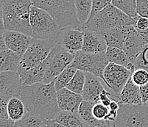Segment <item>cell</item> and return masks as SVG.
Masks as SVG:
<instances>
[{
	"label": "cell",
	"instance_id": "6da1fadb",
	"mask_svg": "<svg viewBox=\"0 0 148 127\" xmlns=\"http://www.w3.org/2000/svg\"><path fill=\"white\" fill-rule=\"evenodd\" d=\"M20 98L27 112L47 120H55L60 112L58 104L55 80L49 84L43 81L23 87Z\"/></svg>",
	"mask_w": 148,
	"mask_h": 127
},
{
	"label": "cell",
	"instance_id": "7a4b0ae2",
	"mask_svg": "<svg viewBox=\"0 0 148 127\" xmlns=\"http://www.w3.org/2000/svg\"><path fill=\"white\" fill-rule=\"evenodd\" d=\"M30 0H0L1 24L7 30L32 35L29 16Z\"/></svg>",
	"mask_w": 148,
	"mask_h": 127
},
{
	"label": "cell",
	"instance_id": "3957f363",
	"mask_svg": "<svg viewBox=\"0 0 148 127\" xmlns=\"http://www.w3.org/2000/svg\"><path fill=\"white\" fill-rule=\"evenodd\" d=\"M134 23L135 18L129 16L111 4L103 10L91 15L86 23L79 26L91 31L103 33L117 26L134 25Z\"/></svg>",
	"mask_w": 148,
	"mask_h": 127
},
{
	"label": "cell",
	"instance_id": "277c9868",
	"mask_svg": "<svg viewBox=\"0 0 148 127\" xmlns=\"http://www.w3.org/2000/svg\"><path fill=\"white\" fill-rule=\"evenodd\" d=\"M33 5L40 7L53 17L61 28L80 25L76 16L75 0H30Z\"/></svg>",
	"mask_w": 148,
	"mask_h": 127
},
{
	"label": "cell",
	"instance_id": "5b68a950",
	"mask_svg": "<svg viewBox=\"0 0 148 127\" xmlns=\"http://www.w3.org/2000/svg\"><path fill=\"white\" fill-rule=\"evenodd\" d=\"M32 37L41 40H55L61 27L48 12L32 5L29 16Z\"/></svg>",
	"mask_w": 148,
	"mask_h": 127
},
{
	"label": "cell",
	"instance_id": "8992f818",
	"mask_svg": "<svg viewBox=\"0 0 148 127\" xmlns=\"http://www.w3.org/2000/svg\"><path fill=\"white\" fill-rule=\"evenodd\" d=\"M109 62L106 52L88 53L81 50L75 54L69 66L86 73H91L100 78L104 82L103 73Z\"/></svg>",
	"mask_w": 148,
	"mask_h": 127
},
{
	"label": "cell",
	"instance_id": "52a82bcc",
	"mask_svg": "<svg viewBox=\"0 0 148 127\" xmlns=\"http://www.w3.org/2000/svg\"><path fill=\"white\" fill-rule=\"evenodd\" d=\"M114 127H148V103L139 105L119 104Z\"/></svg>",
	"mask_w": 148,
	"mask_h": 127
},
{
	"label": "cell",
	"instance_id": "ba28073f",
	"mask_svg": "<svg viewBox=\"0 0 148 127\" xmlns=\"http://www.w3.org/2000/svg\"><path fill=\"white\" fill-rule=\"evenodd\" d=\"M57 44L55 40H41L33 38L29 47L23 55L20 67L29 69L46 60Z\"/></svg>",
	"mask_w": 148,
	"mask_h": 127
},
{
	"label": "cell",
	"instance_id": "9c48e42d",
	"mask_svg": "<svg viewBox=\"0 0 148 127\" xmlns=\"http://www.w3.org/2000/svg\"><path fill=\"white\" fill-rule=\"evenodd\" d=\"M75 58V55L62 47L59 44H56L52 51L47 58V69L43 82L49 84L64 71L70 65Z\"/></svg>",
	"mask_w": 148,
	"mask_h": 127
},
{
	"label": "cell",
	"instance_id": "30bf717a",
	"mask_svg": "<svg viewBox=\"0 0 148 127\" xmlns=\"http://www.w3.org/2000/svg\"><path fill=\"white\" fill-rule=\"evenodd\" d=\"M133 72L125 67L109 62L104 71V83L117 96L132 77Z\"/></svg>",
	"mask_w": 148,
	"mask_h": 127
},
{
	"label": "cell",
	"instance_id": "8fae6325",
	"mask_svg": "<svg viewBox=\"0 0 148 127\" xmlns=\"http://www.w3.org/2000/svg\"><path fill=\"white\" fill-rule=\"evenodd\" d=\"M56 41L67 52L75 55L83 49V33L79 26H66L61 28Z\"/></svg>",
	"mask_w": 148,
	"mask_h": 127
},
{
	"label": "cell",
	"instance_id": "7c38bea8",
	"mask_svg": "<svg viewBox=\"0 0 148 127\" xmlns=\"http://www.w3.org/2000/svg\"><path fill=\"white\" fill-rule=\"evenodd\" d=\"M23 85L17 71H2L0 73V97L20 98Z\"/></svg>",
	"mask_w": 148,
	"mask_h": 127
},
{
	"label": "cell",
	"instance_id": "4fadbf2b",
	"mask_svg": "<svg viewBox=\"0 0 148 127\" xmlns=\"http://www.w3.org/2000/svg\"><path fill=\"white\" fill-rule=\"evenodd\" d=\"M1 37L8 49L23 57L29 47L33 37L20 32L7 30L1 26Z\"/></svg>",
	"mask_w": 148,
	"mask_h": 127
},
{
	"label": "cell",
	"instance_id": "5bb4252c",
	"mask_svg": "<svg viewBox=\"0 0 148 127\" xmlns=\"http://www.w3.org/2000/svg\"><path fill=\"white\" fill-rule=\"evenodd\" d=\"M80 28L83 33V45L82 51L88 53H99L107 51L108 46L102 33L99 32L91 31L84 28Z\"/></svg>",
	"mask_w": 148,
	"mask_h": 127
},
{
	"label": "cell",
	"instance_id": "9a60e30c",
	"mask_svg": "<svg viewBox=\"0 0 148 127\" xmlns=\"http://www.w3.org/2000/svg\"><path fill=\"white\" fill-rule=\"evenodd\" d=\"M21 57L16 52L8 49L3 39H0V71H17L21 62Z\"/></svg>",
	"mask_w": 148,
	"mask_h": 127
},
{
	"label": "cell",
	"instance_id": "2e32d148",
	"mask_svg": "<svg viewBox=\"0 0 148 127\" xmlns=\"http://www.w3.org/2000/svg\"><path fill=\"white\" fill-rule=\"evenodd\" d=\"M57 100L60 111L78 113L79 107L83 99L82 95L77 94L65 88L57 91Z\"/></svg>",
	"mask_w": 148,
	"mask_h": 127
},
{
	"label": "cell",
	"instance_id": "e0dca14e",
	"mask_svg": "<svg viewBox=\"0 0 148 127\" xmlns=\"http://www.w3.org/2000/svg\"><path fill=\"white\" fill-rule=\"evenodd\" d=\"M135 29L134 25L121 26L108 31L100 33L104 36L108 47H114L123 49L124 43L129 34Z\"/></svg>",
	"mask_w": 148,
	"mask_h": 127
},
{
	"label": "cell",
	"instance_id": "ac0fdd59",
	"mask_svg": "<svg viewBox=\"0 0 148 127\" xmlns=\"http://www.w3.org/2000/svg\"><path fill=\"white\" fill-rule=\"evenodd\" d=\"M146 45V42L144 41L142 35L134 29L126 38L124 43L123 50L127 54L129 60L134 64L136 59Z\"/></svg>",
	"mask_w": 148,
	"mask_h": 127
},
{
	"label": "cell",
	"instance_id": "d6986e66",
	"mask_svg": "<svg viewBox=\"0 0 148 127\" xmlns=\"http://www.w3.org/2000/svg\"><path fill=\"white\" fill-rule=\"evenodd\" d=\"M86 79L82 97L83 100L94 103L99 102L100 94L105 90L102 81L103 80L90 73H86Z\"/></svg>",
	"mask_w": 148,
	"mask_h": 127
},
{
	"label": "cell",
	"instance_id": "ffe728a7",
	"mask_svg": "<svg viewBox=\"0 0 148 127\" xmlns=\"http://www.w3.org/2000/svg\"><path fill=\"white\" fill-rule=\"evenodd\" d=\"M47 62L46 59V60L42 63L31 69H25L19 67L17 72L21 79L23 87L29 86L43 81L47 69Z\"/></svg>",
	"mask_w": 148,
	"mask_h": 127
},
{
	"label": "cell",
	"instance_id": "44dd1931",
	"mask_svg": "<svg viewBox=\"0 0 148 127\" xmlns=\"http://www.w3.org/2000/svg\"><path fill=\"white\" fill-rule=\"evenodd\" d=\"M119 103L131 105H139L142 104L140 87L134 83L131 77L119 94Z\"/></svg>",
	"mask_w": 148,
	"mask_h": 127
},
{
	"label": "cell",
	"instance_id": "7402d4cb",
	"mask_svg": "<svg viewBox=\"0 0 148 127\" xmlns=\"http://www.w3.org/2000/svg\"><path fill=\"white\" fill-rule=\"evenodd\" d=\"M55 120L65 127H91L83 120L79 113L60 111Z\"/></svg>",
	"mask_w": 148,
	"mask_h": 127
},
{
	"label": "cell",
	"instance_id": "603a6c76",
	"mask_svg": "<svg viewBox=\"0 0 148 127\" xmlns=\"http://www.w3.org/2000/svg\"><path fill=\"white\" fill-rule=\"evenodd\" d=\"M106 54H107L108 58L110 62L125 67L127 69L131 71L133 73L136 70L135 66L129 60L127 54L124 52L123 49L114 47H108Z\"/></svg>",
	"mask_w": 148,
	"mask_h": 127
},
{
	"label": "cell",
	"instance_id": "cb8c5ba5",
	"mask_svg": "<svg viewBox=\"0 0 148 127\" xmlns=\"http://www.w3.org/2000/svg\"><path fill=\"white\" fill-rule=\"evenodd\" d=\"M8 115L11 120L17 121L22 118L26 113V107L22 100L18 97L10 98L8 104Z\"/></svg>",
	"mask_w": 148,
	"mask_h": 127
},
{
	"label": "cell",
	"instance_id": "d4e9b609",
	"mask_svg": "<svg viewBox=\"0 0 148 127\" xmlns=\"http://www.w3.org/2000/svg\"><path fill=\"white\" fill-rule=\"evenodd\" d=\"M92 0H75L77 18L80 24H86L89 19L92 12Z\"/></svg>",
	"mask_w": 148,
	"mask_h": 127
},
{
	"label": "cell",
	"instance_id": "484cf974",
	"mask_svg": "<svg viewBox=\"0 0 148 127\" xmlns=\"http://www.w3.org/2000/svg\"><path fill=\"white\" fill-rule=\"evenodd\" d=\"M47 123V120L27 111L24 117L16 121L14 127H40Z\"/></svg>",
	"mask_w": 148,
	"mask_h": 127
},
{
	"label": "cell",
	"instance_id": "4316f807",
	"mask_svg": "<svg viewBox=\"0 0 148 127\" xmlns=\"http://www.w3.org/2000/svg\"><path fill=\"white\" fill-rule=\"evenodd\" d=\"M86 72L81 70H77L72 79L70 81L66 88L77 94L82 95L86 83Z\"/></svg>",
	"mask_w": 148,
	"mask_h": 127
},
{
	"label": "cell",
	"instance_id": "83f0119b",
	"mask_svg": "<svg viewBox=\"0 0 148 127\" xmlns=\"http://www.w3.org/2000/svg\"><path fill=\"white\" fill-rule=\"evenodd\" d=\"M77 71V69L69 66L55 79V88L56 91H58L67 86L75 76Z\"/></svg>",
	"mask_w": 148,
	"mask_h": 127
},
{
	"label": "cell",
	"instance_id": "f1b7e54d",
	"mask_svg": "<svg viewBox=\"0 0 148 127\" xmlns=\"http://www.w3.org/2000/svg\"><path fill=\"white\" fill-rule=\"evenodd\" d=\"M112 5L132 18H135L138 16L136 0H112Z\"/></svg>",
	"mask_w": 148,
	"mask_h": 127
},
{
	"label": "cell",
	"instance_id": "f546056e",
	"mask_svg": "<svg viewBox=\"0 0 148 127\" xmlns=\"http://www.w3.org/2000/svg\"><path fill=\"white\" fill-rule=\"evenodd\" d=\"M136 69H145L148 71V44L145 46L134 62Z\"/></svg>",
	"mask_w": 148,
	"mask_h": 127
},
{
	"label": "cell",
	"instance_id": "4dcf8cb0",
	"mask_svg": "<svg viewBox=\"0 0 148 127\" xmlns=\"http://www.w3.org/2000/svg\"><path fill=\"white\" fill-rule=\"evenodd\" d=\"M131 78L136 85L142 87L148 82V71L145 69H136Z\"/></svg>",
	"mask_w": 148,
	"mask_h": 127
},
{
	"label": "cell",
	"instance_id": "1f68e13d",
	"mask_svg": "<svg viewBox=\"0 0 148 127\" xmlns=\"http://www.w3.org/2000/svg\"><path fill=\"white\" fill-rule=\"evenodd\" d=\"M109 112L108 107L105 106L101 102H97L94 105L92 109V113L96 119L102 121L105 120Z\"/></svg>",
	"mask_w": 148,
	"mask_h": 127
},
{
	"label": "cell",
	"instance_id": "d6a6232c",
	"mask_svg": "<svg viewBox=\"0 0 148 127\" xmlns=\"http://www.w3.org/2000/svg\"><path fill=\"white\" fill-rule=\"evenodd\" d=\"M109 112L108 115L106 116L105 120H108L112 122H116V118L118 116V112L119 109V101L115 99H113L110 105L108 106Z\"/></svg>",
	"mask_w": 148,
	"mask_h": 127
},
{
	"label": "cell",
	"instance_id": "836d02e7",
	"mask_svg": "<svg viewBox=\"0 0 148 127\" xmlns=\"http://www.w3.org/2000/svg\"><path fill=\"white\" fill-rule=\"evenodd\" d=\"M92 12L91 16L103 10L112 4V0H92Z\"/></svg>",
	"mask_w": 148,
	"mask_h": 127
},
{
	"label": "cell",
	"instance_id": "e575fe53",
	"mask_svg": "<svg viewBox=\"0 0 148 127\" xmlns=\"http://www.w3.org/2000/svg\"><path fill=\"white\" fill-rule=\"evenodd\" d=\"M134 26L138 32L146 31L148 29V18L138 16L135 18V23Z\"/></svg>",
	"mask_w": 148,
	"mask_h": 127
},
{
	"label": "cell",
	"instance_id": "d590c367",
	"mask_svg": "<svg viewBox=\"0 0 148 127\" xmlns=\"http://www.w3.org/2000/svg\"><path fill=\"white\" fill-rule=\"evenodd\" d=\"M136 6L138 16L148 18V0H136Z\"/></svg>",
	"mask_w": 148,
	"mask_h": 127
},
{
	"label": "cell",
	"instance_id": "8d00e7d4",
	"mask_svg": "<svg viewBox=\"0 0 148 127\" xmlns=\"http://www.w3.org/2000/svg\"><path fill=\"white\" fill-rule=\"evenodd\" d=\"M10 98H0V120L10 118L8 112V104Z\"/></svg>",
	"mask_w": 148,
	"mask_h": 127
},
{
	"label": "cell",
	"instance_id": "74e56055",
	"mask_svg": "<svg viewBox=\"0 0 148 127\" xmlns=\"http://www.w3.org/2000/svg\"><path fill=\"white\" fill-rule=\"evenodd\" d=\"M140 91L142 96V104L148 103V82L146 85L140 87Z\"/></svg>",
	"mask_w": 148,
	"mask_h": 127
},
{
	"label": "cell",
	"instance_id": "f35d334b",
	"mask_svg": "<svg viewBox=\"0 0 148 127\" xmlns=\"http://www.w3.org/2000/svg\"><path fill=\"white\" fill-rule=\"evenodd\" d=\"M16 121L10 118L0 120V127H14Z\"/></svg>",
	"mask_w": 148,
	"mask_h": 127
},
{
	"label": "cell",
	"instance_id": "ab89813d",
	"mask_svg": "<svg viewBox=\"0 0 148 127\" xmlns=\"http://www.w3.org/2000/svg\"><path fill=\"white\" fill-rule=\"evenodd\" d=\"M47 124L48 127H65L62 124L57 122L56 120H47Z\"/></svg>",
	"mask_w": 148,
	"mask_h": 127
},
{
	"label": "cell",
	"instance_id": "60d3db41",
	"mask_svg": "<svg viewBox=\"0 0 148 127\" xmlns=\"http://www.w3.org/2000/svg\"><path fill=\"white\" fill-rule=\"evenodd\" d=\"M139 34L142 35V37L143 38L144 41L146 42L147 44H148V29L146 30V31H144V32H138Z\"/></svg>",
	"mask_w": 148,
	"mask_h": 127
},
{
	"label": "cell",
	"instance_id": "b9f144b4",
	"mask_svg": "<svg viewBox=\"0 0 148 127\" xmlns=\"http://www.w3.org/2000/svg\"><path fill=\"white\" fill-rule=\"evenodd\" d=\"M40 127H48V126H47V123H46L45 124H44V125L41 126H40Z\"/></svg>",
	"mask_w": 148,
	"mask_h": 127
}]
</instances>
